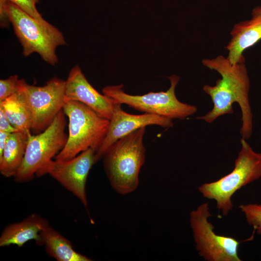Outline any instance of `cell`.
Instances as JSON below:
<instances>
[{
	"mask_svg": "<svg viewBox=\"0 0 261 261\" xmlns=\"http://www.w3.org/2000/svg\"><path fill=\"white\" fill-rule=\"evenodd\" d=\"M203 64L217 71L221 78L216 85H205L203 90L211 98L214 106L206 114L197 119L211 123L218 117L232 114V104L237 102L242 112V125L240 133L242 138L248 139L252 133V114L248 99L250 87L247 69L244 63L232 64L227 58L220 55L213 59H204Z\"/></svg>",
	"mask_w": 261,
	"mask_h": 261,
	"instance_id": "1",
	"label": "cell"
},
{
	"mask_svg": "<svg viewBox=\"0 0 261 261\" xmlns=\"http://www.w3.org/2000/svg\"><path fill=\"white\" fill-rule=\"evenodd\" d=\"M145 129L139 128L118 139L102 159L110 185L118 193H130L138 186L139 173L145 160Z\"/></svg>",
	"mask_w": 261,
	"mask_h": 261,
	"instance_id": "2",
	"label": "cell"
},
{
	"mask_svg": "<svg viewBox=\"0 0 261 261\" xmlns=\"http://www.w3.org/2000/svg\"><path fill=\"white\" fill-rule=\"evenodd\" d=\"M6 8L14 33L23 48L22 54L28 57L38 54L51 65L58 62L56 49L66 44L62 33L47 21L40 22L7 0Z\"/></svg>",
	"mask_w": 261,
	"mask_h": 261,
	"instance_id": "3",
	"label": "cell"
},
{
	"mask_svg": "<svg viewBox=\"0 0 261 261\" xmlns=\"http://www.w3.org/2000/svg\"><path fill=\"white\" fill-rule=\"evenodd\" d=\"M62 110L68 117L69 133L65 145L55 160H70L89 148L96 152L106 135L110 120L77 101H66Z\"/></svg>",
	"mask_w": 261,
	"mask_h": 261,
	"instance_id": "4",
	"label": "cell"
},
{
	"mask_svg": "<svg viewBox=\"0 0 261 261\" xmlns=\"http://www.w3.org/2000/svg\"><path fill=\"white\" fill-rule=\"evenodd\" d=\"M241 149L233 170L218 180L200 186L199 191L208 199L214 200L223 216L232 209V198L242 187L261 177V153L255 152L246 139H241Z\"/></svg>",
	"mask_w": 261,
	"mask_h": 261,
	"instance_id": "5",
	"label": "cell"
},
{
	"mask_svg": "<svg viewBox=\"0 0 261 261\" xmlns=\"http://www.w3.org/2000/svg\"><path fill=\"white\" fill-rule=\"evenodd\" d=\"M63 110L57 115L51 124L42 132L29 134L23 162L14 177L17 183H26L37 177L41 170L64 147L68 135L67 121Z\"/></svg>",
	"mask_w": 261,
	"mask_h": 261,
	"instance_id": "6",
	"label": "cell"
},
{
	"mask_svg": "<svg viewBox=\"0 0 261 261\" xmlns=\"http://www.w3.org/2000/svg\"><path fill=\"white\" fill-rule=\"evenodd\" d=\"M171 86L166 91L150 92L142 95H132L125 93L123 85L108 86L102 89L106 95L121 104L145 113L155 114L170 119H183L197 111V106L179 101L175 89L180 78L176 75L168 77Z\"/></svg>",
	"mask_w": 261,
	"mask_h": 261,
	"instance_id": "7",
	"label": "cell"
},
{
	"mask_svg": "<svg viewBox=\"0 0 261 261\" xmlns=\"http://www.w3.org/2000/svg\"><path fill=\"white\" fill-rule=\"evenodd\" d=\"M16 92L29 111L31 130L35 134L42 132L51 124L66 102L65 80L56 76L41 87L19 79Z\"/></svg>",
	"mask_w": 261,
	"mask_h": 261,
	"instance_id": "8",
	"label": "cell"
},
{
	"mask_svg": "<svg viewBox=\"0 0 261 261\" xmlns=\"http://www.w3.org/2000/svg\"><path fill=\"white\" fill-rule=\"evenodd\" d=\"M212 216L207 202L190 213V224L199 255L206 261H241L238 254L240 242L233 237L216 234L208 220Z\"/></svg>",
	"mask_w": 261,
	"mask_h": 261,
	"instance_id": "9",
	"label": "cell"
},
{
	"mask_svg": "<svg viewBox=\"0 0 261 261\" xmlns=\"http://www.w3.org/2000/svg\"><path fill=\"white\" fill-rule=\"evenodd\" d=\"M96 151L89 148L68 160H51L41 170L37 177L48 174L72 193L87 208L86 186L89 171L96 163Z\"/></svg>",
	"mask_w": 261,
	"mask_h": 261,
	"instance_id": "10",
	"label": "cell"
},
{
	"mask_svg": "<svg viewBox=\"0 0 261 261\" xmlns=\"http://www.w3.org/2000/svg\"><path fill=\"white\" fill-rule=\"evenodd\" d=\"M121 104L117 102L115 105L106 135L95 153L96 162L103 158L109 149L118 139L139 128L149 125H158L165 128L173 126L172 119L149 113L129 114L122 109Z\"/></svg>",
	"mask_w": 261,
	"mask_h": 261,
	"instance_id": "11",
	"label": "cell"
},
{
	"mask_svg": "<svg viewBox=\"0 0 261 261\" xmlns=\"http://www.w3.org/2000/svg\"><path fill=\"white\" fill-rule=\"evenodd\" d=\"M65 98L66 101L82 102L109 120L117 103L112 98L98 92L88 81L78 65L71 69L65 80Z\"/></svg>",
	"mask_w": 261,
	"mask_h": 261,
	"instance_id": "12",
	"label": "cell"
},
{
	"mask_svg": "<svg viewBox=\"0 0 261 261\" xmlns=\"http://www.w3.org/2000/svg\"><path fill=\"white\" fill-rule=\"evenodd\" d=\"M251 15L250 19L235 24L231 31V39L225 48L232 64L245 63L244 51L261 40V6L255 7Z\"/></svg>",
	"mask_w": 261,
	"mask_h": 261,
	"instance_id": "13",
	"label": "cell"
},
{
	"mask_svg": "<svg viewBox=\"0 0 261 261\" xmlns=\"http://www.w3.org/2000/svg\"><path fill=\"white\" fill-rule=\"evenodd\" d=\"M48 220L36 213H33L22 221L8 225L0 236V246L12 245L22 247L29 241L39 239L40 232L49 226Z\"/></svg>",
	"mask_w": 261,
	"mask_h": 261,
	"instance_id": "14",
	"label": "cell"
},
{
	"mask_svg": "<svg viewBox=\"0 0 261 261\" xmlns=\"http://www.w3.org/2000/svg\"><path fill=\"white\" fill-rule=\"evenodd\" d=\"M36 244L44 246L51 257L58 261H91L92 260L76 251L72 243L50 225L40 233Z\"/></svg>",
	"mask_w": 261,
	"mask_h": 261,
	"instance_id": "15",
	"label": "cell"
},
{
	"mask_svg": "<svg viewBox=\"0 0 261 261\" xmlns=\"http://www.w3.org/2000/svg\"><path fill=\"white\" fill-rule=\"evenodd\" d=\"M29 133L16 131L10 134L0 156V173L3 176L15 175L25 156Z\"/></svg>",
	"mask_w": 261,
	"mask_h": 261,
	"instance_id": "16",
	"label": "cell"
},
{
	"mask_svg": "<svg viewBox=\"0 0 261 261\" xmlns=\"http://www.w3.org/2000/svg\"><path fill=\"white\" fill-rule=\"evenodd\" d=\"M0 107L3 110L12 125L18 131L30 132V114L17 92L0 102Z\"/></svg>",
	"mask_w": 261,
	"mask_h": 261,
	"instance_id": "17",
	"label": "cell"
},
{
	"mask_svg": "<svg viewBox=\"0 0 261 261\" xmlns=\"http://www.w3.org/2000/svg\"><path fill=\"white\" fill-rule=\"evenodd\" d=\"M239 208L244 214L248 224L258 234H261V204H241Z\"/></svg>",
	"mask_w": 261,
	"mask_h": 261,
	"instance_id": "18",
	"label": "cell"
},
{
	"mask_svg": "<svg viewBox=\"0 0 261 261\" xmlns=\"http://www.w3.org/2000/svg\"><path fill=\"white\" fill-rule=\"evenodd\" d=\"M19 79L15 74L0 80V102L16 92Z\"/></svg>",
	"mask_w": 261,
	"mask_h": 261,
	"instance_id": "19",
	"label": "cell"
},
{
	"mask_svg": "<svg viewBox=\"0 0 261 261\" xmlns=\"http://www.w3.org/2000/svg\"><path fill=\"white\" fill-rule=\"evenodd\" d=\"M28 14L40 22L45 21L38 12L36 5L40 0H9Z\"/></svg>",
	"mask_w": 261,
	"mask_h": 261,
	"instance_id": "20",
	"label": "cell"
},
{
	"mask_svg": "<svg viewBox=\"0 0 261 261\" xmlns=\"http://www.w3.org/2000/svg\"><path fill=\"white\" fill-rule=\"evenodd\" d=\"M0 131L13 133L18 131L11 124L3 110L0 107Z\"/></svg>",
	"mask_w": 261,
	"mask_h": 261,
	"instance_id": "21",
	"label": "cell"
},
{
	"mask_svg": "<svg viewBox=\"0 0 261 261\" xmlns=\"http://www.w3.org/2000/svg\"><path fill=\"white\" fill-rule=\"evenodd\" d=\"M7 0H0V25L2 28H6L11 24L6 8Z\"/></svg>",
	"mask_w": 261,
	"mask_h": 261,
	"instance_id": "22",
	"label": "cell"
},
{
	"mask_svg": "<svg viewBox=\"0 0 261 261\" xmlns=\"http://www.w3.org/2000/svg\"><path fill=\"white\" fill-rule=\"evenodd\" d=\"M11 133L0 131V156L2 155Z\"/></svg>",
	"mask_w": 261,
	"mask_h": 261,
	"instance_id": "23",
	"label": "cell"
}]
</instances>
